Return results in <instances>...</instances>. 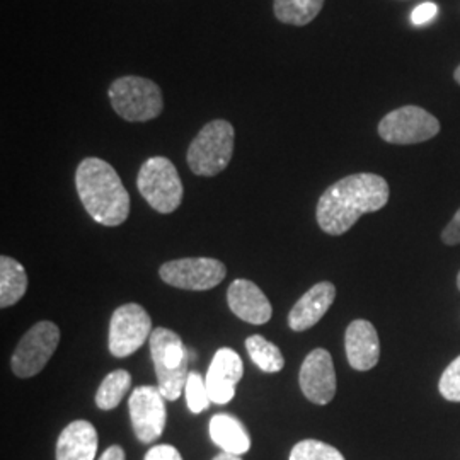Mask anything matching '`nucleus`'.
Returning a JSON list of instances; mask_svg holds the SVG:
<instances>
[{
	"label": "nucleus",
	"mask_w": 460,
	"mask_h": 460,
	"mask_svg": "<svg viewBox=\"0 0 460 460\" xmlns=\"http://www.w3.org/2000/svg\"><path fill=\"white\" fill-rule=\"evenodd\" d=\"M148 345L161 394L164 395L165 401H178L190 374V349L184 346L178 332L167 328L154 329Z\"/></svg>",
	"instance_id": "3"
},
{
	"label": "nucleus",
	"mask_w": 460,
	"mask_h": 460,
	"mask_svg": "<svg viewBox=\"0 0 460 460\" xmlns=\"http://www.w3.org/2000/svg\"><path fill=\"white\" fill-rule=\"evenodd\" d=\"M227 302L230 311L249 324L261 326L273 315L270 300L264 296L263 290L251 279H239L232 281L227 290Z\"/></svg>",
	"instance_id": "14"
},
{
	"label": "nucleus",
	"mask_w": 460,
	"mask_h": 460,
	"mask_svg": "<svg viewBox=\"0 0 460 460\" xmlns=\"http://www.w3.org/2000/svg\"><path fill=\"white\" fill-rule=\"evenodd\" d=\"M144 460H182V457L176 447L164 444L152 447Z\"/></svg>",
	"instance_id": "27"
},
{
	"label": "nucleus",
	"mask_w": 460,
	"mask_h": 460,
	"mask_svg": "<svg viewBox=\"0 0 460 460\" xmlns=\"http://www.w3.org/2000/svg\"><path fill=\"white\" fill-rule=\"evenodd\" d=\"M108 96L116 115L130 123L150 121L161 115L164 110L161 87L146 77H119L110 85Z\"/></svg>",
	"instance_id": "5"
},
{
	"label": "nucleus",
	"mask_w": 460,
	"mask_h": 460,
	"mask_svg": "<svg viewBox=\"0 0 460 460\" xmlns=\"http://www.w3.org/2000/svg\"><path fill=\"white\" fill-rule=\"evenodd\" d=\"M99 460H127V456H125V450L119 445H111L110 448H106L102 452Z\"/></svg>",
	"instance_id": "29"
},
{
	"label": "nucleus",
	"mask_w": 460,
	"mask_h": 460,
	"mask_svg": "<svg viewBox=\"0 0 460 460\" xmlns=\"http://www.w3.org/2000/svg\"><path fill=\"white\" fill-rule=\"evenodd\" d=\"M298 384L304 395L319 406L329 404L336 395V372L328 349L315 348L300 367Z\"/></svg>",
	"instance_id": "12"
},
{
	"label": "nucleus",
	"mask_w": 460,
	"mask_h": 460,
	"mask_svg": "<svg viewBox=\"0 0 460 460\" xmlns=\"http://www.w3.org/2000/svg\"><path fill=\"white\" fill-rule=\"evenodd\" d=\"M164 395L159 387L142 385L133 391L128 399V411L135 437L142 444H152L164 433L167 411Z\"/></svg>",
	"instance_id": "11"
},
{
	"label": "nucleus",
	"mask_w": 460,
	"mask_h": 460,
	"mask_svg": "<svg viewBox=\"0 0 460 460\" xmlns=\"http://www.w3.org/2000/svg\"><path fill=\"white\" fill-rule=\"evenodd\" d=\"M140 195L159 214H172L182 201V182L176 165L167 157H150L138 171Z\"/></svg>",
	"instance_id": "6"
},
{
	"label": "nucleus",
	"mask_w": 460,
	"mask_h": 460,
	"mask_svg": "<svg viewBox=\"0 0 460 460\" xmlns=\"http://www.w3.org/2000/svg\"><path fill=\"white\" fill-rule=\"evenodd\" d=\"M235 132L226 119H214L207 123L188 148L190 169L203 178L220 174L229 165L234 154Z\"/></svg>",
	"instance_id": "4"
},
{
	"label": "nucleus",
	"mask_w": 460,
	"mask_h": 460,
	"mask_svg": "<svg viewBox=\"0 0 460 460\" xmlns=\"http://www.w3.org/2000/svg\"><path fill=\"white\" fill-rule=\"evenodd\" d=\"M324 0H275L273 11L279 22L307 26L323 11Z\"/></svg>",
	"instance_id": "20"
},
{
	"label": "nucleus",
	"mask_w": 460,
	"mask_h": 460,
	"mask_svg": "<svg viewBox=\"0 0 460 460\" xmlns=\"http://www.w3.org/2000/svg\"><path fill=\"white\" fill-rule=\"evenodd\" d=\"M457 285H459V290H460V271H459V277H457Z\"/></svg>",
	"instance_id": "32"
},
{
	"label": "nucleus",
	"mask_w": 460,
	"mask_h": 460,
	"mask_svg": "<svg viewBox=\"0 0 460 460\" xmlns=\"http://www.w3.org/2000/svg\"><path fill=\"white\" fill-rule=\"evenodd\" d=\"M212 460H243L241 459V456H235V454H230V452H222V454H218L217 457H214Z\"/></svg>",
	"instance_id": "30"
},
{
	"label": "nucleus",
	"mask_w": 460,
	"mask_h": 460,
	"mask_svg": "<svg viewBox=\"0 0 460 460\" xmlns=\"http://www.w3.org/2000/svg\"><path fill=\"white\" fill-rule=\"evenodd\" d=\"M290 460H346L332 445L321 440H302L292 448Z\"/></svg>",
	"instance_id": "23"
},
{
	"label": "nucleus",
	"mask_w": 460,
	"mask_h": 460,
	"mask_svg": "<svg viewBox=\"0 0 460 460\" xmlns=\"http://www.w3.org/2000/svg\"><path fill=\"white\" fill-rule=\"evenodd\" d=\"M336 298V287L329 281H321L298 298L288 314V326L294 331H307L315 326L329 311Z\"/></svg>",
	"instance_id": "16"
},
{
	"label": "nucleus",
	"mask_w": 460,
	"mask_h": 460,
	"mask_svg": "<svg viewBox=\"0 0 460 460\" xmlns=\"http://www.w3.org/2000/svg\"><path fill=\"white\" fill-rule=\"evenodd\" d=\"M440 132V121L420 106H402L384 116L378 135L387 144L414 146L431 140Z\"/></svg>",
	"instance_id": "7"
},
{
	"label": "nucleus",
	"mask_w": 460,
	"mask_h": 460,
	"mask_svg": "<svg viewBox=\"0 0 460 460\" xmlns=\"http://www.w3.org/2000/svg\"><path fill=\"white\" fill-rule=\"evenodd\" d=\"M210 437L224 452L243 456L251 448V437L244 425L230 414H215L210 420Z\"/></svg>",
	"instance_id": "18"
},
{
	"label": "nucleus",
	"mask_w": 460,
	"mask_h": 460,
	"mask_svg": "<svg viewBox=\"0 0 460 460\" xmlns=\"http://www.w3.org/2000/svg\"><path fill=\"white\" fill-rule=\"evenodd\" d=\"M437 13H438L437 4H433V2H423V4H420V5L412 11L411 22L414 26H423V24H428L431 19H435Z\"/></svg>",
	"instance_id": "26"
},
{
	"label": "nucleus",
	"mask_w": 460,
	"mask_h": 460,
	"mask_svg": "<svg viewBox=\"0 0 460 460\" xmlns=\"http://www.w3.org/2000/svg\"><path fill=\"white\" fill-rule=\"evenodd\" d=\"M98 444V431L89 421H72L58 437L57 460H94Z\"/></svg>",
	"instance_id": "17"
},
{
	"label": "nucleus",
	"mask_w": 460,
	"mask_h": 460,
	"mask_svg": "<svg viewBox=\"0 0 460 460\" xmlns=\"http://www.w3.org/2000/svg\"><path fill=\"white\" fill-rule=\"evenodd\" d=\"M152 319L138 304H125L118 307L110 323L108 346L116 358L130 357L150 340Z\"/></svg>",
	"instance_id": "9"
},
{
	"label": "nucleus",
	"mask_w": 460,
	"mask_h": 460,
	"mask_svg": "<svg viewBox=\"0 0 460 460\" xmlns=\"http://www.w3.org/2000/svg\"><path fill=\"white\" fill-rule=\"evenodd\" d=\"M442 241L447 246L460 244V208L442 232Z\"/></svg>",
	"instance_id": "28"
},
{
	"label": "nucleus",
	"mask_w": 460,
	"mask_h": 460,
	"mask_svg": "<svg viewBox=\"0 0 460 460\" xmlns=\"http://www.w3.org/2000/svg\"><path fill=\"white\" fill-rule=\"evenodd\" d=\"M77 193L85 212L106 227L121 226L130 215V195L113 165L87 157L75 172Z\"/></svg>",
	"instance_id": "2"
},
{
	"label": "nucleus",
	"mask_w": 460,
	"mask_h": 460,
	"mask_svg": "<svg viewBox=\"0 0 460 460\" xmlns=\"http://www.w3.org/2000/svg\"><path fill=\"white\" fill-rule=\"evenodd\" d=\"M28 290V275L24 266L14 258H0V307L7 309L17 304Z\"/></svg>",
	"instance_id": "19"
},
{
	"label": "nucleus",
	"mask_w": 460,
	"mask_h": 460,
	"mask_svg": "<svg viewBox=\"0 0 460 460\" xmlns=\"http://www.w3.org/2000/svg\"><path fill=\"white\" fill-rule=\"evenodd\" d=\"M60 343V329L51 321L34 324L19 341L11 367L17 377L30 378L38 376L53 357Z\"/></svg>",
	"instance_id": "8"
},
{
	"label": "nucleus",
	"mask_w": 460,
	"mask_h": 460,
	"mask_svg": "<svg viewBox=\"0 0 460 460\" xmlns=\"http://www.w3.org/2000/svg\"><path fill=\"white\" fill-rule=\"evenodd\" d=\"M346 357L349 365L358 372H368L380 358V341L377 329L365 319L353 321L345 334Z\"/></svg>",
	"instance_id": "15"
},
{
	"label": "nucleus",
	"mask_w": 460,
	"mask_h": 460,
	"mask_svg": "<svg viewBox=\"0 0 460 460\" xmlns=\"http://www.w3.org/2000/svg\"><path fill=\"white\" fill-rule=\"evenodd\" d=\"M438 389L447 401L460 402V357L445 368Z\"/></svg>",
	"instance_id": "25"
},
{
	"label": "nucleus",
	"mask_w": 460,
	"mask_h": 460,
	"mask_svg": "<svg viewBox=\"0 0 460 460\" xmlns=\"http://www.w3.org/2000/svg\"><path fill=\"white\" fill-rule=\"evenodd\" d=\"M184 395H186V404L188 410L198 414L203 412L212 402L210 394H208V387L205 378L201 377L197 372H190L188 380H186V387H184Z\"/></svg>",
	"instance_id": "24"
},
{
	"label": "nucleus",
	"mask_w": 460,
	"mask_h": 460,
	"mask_svg": "<svg viewBox=\"0 0 460 460\" xmlns=\"http://www.w3.org/2000/svg\"><path fill=\"white\" fill-rule=\"evenodd\" d=\"M132 387V376L127 370H115L101 382L96 393V406L102 411H111L123 401Z\"/></svg>",
	"instance_id": "21"
},
{
	"label": "nucleus",
	"mask_w": 460,
	"mask_h": 460,
	"mask_svg": "<svg viewBox=\"0 0 460 460\" xmlns=\"http://www.w3.org/2000/svg\"><path fill=\"white\" fill-rule=\"evenodd\" d=\"M454 79H456V83L460 85V66L456 68V72H454Z\"/></svg>",
	"instance_id": "31"
},
{
	"label": "nucleus",
	"mask_w": 460,
	"mask_h": 460,
	"mask_svg": "<svg viewBox=\"0 0 460 460\" xmlns=\"http://www.w3.org/2000/svg\"><path fill=\"white\" fill-rule=\"evenodd\" d=\"M159 275L171 287L203 292L220 285L227 268L214 258H182L163 264Z\"/></svg>",
	"instance_id": "10"
},
{
	"label": "nucleus",
	"mask_w": 460,
	"mask_h": 460,
	"mask_svg": "<svg viewBox=\"0 0 460 460\" xmlns=\"http://www.w3.org/2000/svg\"><path fill=\"white\" fill-rule=\"evenodd\" d=\"M244 363L232 348H220L210 363L205 377L214 404H229L235 395V385L243 378Z\"/></svg>",
	"instance_id": "13"
},
{
	"label": "nucleus",
	"mask_w": 460,
	"mask_h": 460,
	"mask_svg": "<svg viewBox=\"0 0 460 460\" xmlns=\"http://www.w3.org/2000/svg\"><path fill=\"white\" fill-rule=\"evenodd\" d=\"M246 349L252 363L268 374L279 372L285 367V358L277 345L260 334H252L246 340Z\"/></svg>",
	"instance_id": "22"
},
{
	"label": "nucleus",
	"mask_w": 460,
	"mask_h": 460,
	"mask_svg": "<svg viewBox=\"0 0 460 460\" xmlns=\"http://www.w3.org/2000/svg\"><path fill=\"white\" fill-rule=\"evenodd\" d=\"M391 197L387 181L370 172L351 174L334 182L319 198L317 224L329 235H343L360 217L382 210Z\"/></svg>",
	"instance_id": "1"
}]
</instances>
